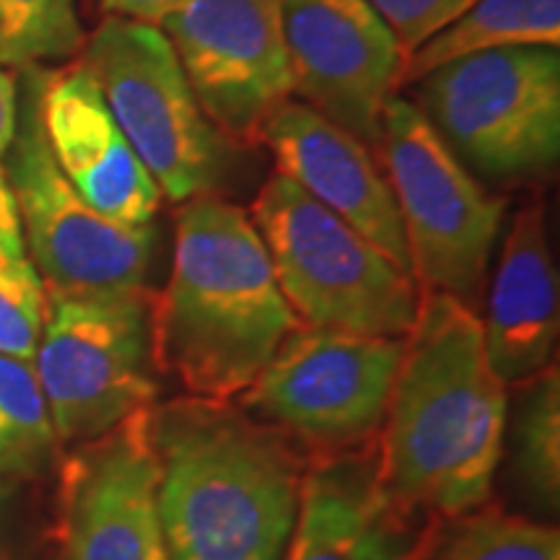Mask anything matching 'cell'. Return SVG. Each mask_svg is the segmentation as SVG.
Instances as JSON below:
<instances>
[{
    "mask_svg": "<svg viewBox=\"0 0 560 560\" xmlns=\"http://www.w3.org/2000/svg\"><path fill=\"white\" fill-rule=\"evenodd\" d=\"M425 524L384 488L376 439L310 454L283 560H410Z\"/></svg>",
    "mask_w": 560,
    "mask_h": 560,
    "instance_id": "14",
    "label": "cell"
},
{
    "mask_svg": "<svg viewBox=\"0 0 560 560\" xmlns=\"http://www.w3.org/2000/svg\"><path fill=\"white\" fill-rule=\"evenodd\" d=\"M410 560H560V535L558 527L486 501L478 509L431 520Z\"/></svg>",
    "mask_w": 560,
    "mask_h": 560,
    "instance_id": "19",
    "label": "cell"
},
{
    "mask_svg": "<svg viewBox=\"0 0 560 560\" xmlns=\"http://www.w3.org/2000/svg\"><path fill=\"white\" fill-rule=\"evenodd\" d=\"M39 86L42 68H24L16 136L3 161L34 270L50 296L145 289L151 223L125 226L104 219L73 190L47 143Z\"/></svg>",
    "mask_w": 560,
    "mask_h": 560,
    "instance_id": "9",
    "label": "cell"
},
{
    "mask_svg": "<svg viewBox=\"0 0 560 560\" xmlns=\"http://www.w3.org/2000/svg\"><path fill=\"white\" fill-rule=\"evenodd\" d=\"M395 34L402 58L450 26L475 0H366Z\"/></svg>",
    "mask_w": 560,
    "mask_h": 560,
    "instance_id": "24",
    "label": "cell"
},
{
    "mask_svg": "<svg viewBox=\"0 0 560 560\" xmlns=\"http://www.w3.org/2000/svg\"><path fill=\"white\" fill-rule=\"evenodd\" d=\"M19 122V83L9 68L0 66V161L9 153Z\"/></svg>",
    "mask_w": 560,
    "mask_h": 560,
    "instance_id": "26",
    "label": "cell"
},
{
    "mask_svg": "<svg viewBox=\"0 0 560 560\" xmlns=\"http://www.w3.org/2000/svg\"><path fill=\"white\" fill-rule=\"evenodd\" d=\"M39 112L52 156L83 202L109 221L149 226L161 192L83 60L62 70L42 68Z\"/></svg>",
    "mask_w": 560,
    "mask_h": 560,
    "instance_id": "16",
    "label": "cell"
},
{
    "mask_svg": "<svg viewBox=\"0 0 560 560\" xmlns=\"http://www.w3.org/2000/svg\"><path fill=\"white\" fill-rule=\"evenodd\" d=\"M86 45L75 0H0V66L73 58Z\"/></svg>",
    "mask_w": 560,
    "mask_h": 560,
    "instance_id": "22",
    "label": "cell"
},
{
    "mask_svg": "<svg viewBox=\"0 0 560 560\" xmlns=\"http://www.w3.org/2000/svg\"><path fill=\"white\" fill-rule=\"evenodd\" d=\"M486 310L480 319L486 353L506 387L550 366L560 306L542 200L524 202L511 219Z\"/></svg>",
    "mask_w": 560,
    "mask_h": 560,
    "instance_id": "17",
    "label": "cell"
},
{
    "mask_svg": "<svg viewBox=\"0 0 560 560\" xmlns=\"http://www.w3.org/2000/svg\"><path fill=\"white\" fill-rule=\"evenodd\" d=\"M395 195L418 291L446 293L478 314L506 198L488 192L429 117L402 96L384 109L376 143Z\"/></svg>",
    "mask_w": 560,
    "mask_h": 560,
    "instance_id": "6",
    "label": "cell"
},
{
    "mask_svg": "<svg viewBox=\"0 0 560 560\" xmlns=\"http://www.w3.org/2000/svg\"><path fill=\"white\" fill-rule=\"evenodd\" d=\"M200 109L231 145L260 143L293 96L280 0H187L161 21Z\"/></svg>",
    "mask_w": 560,
    "mask_h": 560,
    "instance_id": "11",
    "label": "cell"
},
{
    "mask_svg": "<svg viewBox=\"0 0 560 560\" xmlns=\"http://www.w3.org/2000/svg\"><path fill=\"white\" fill-rule=\"evenodd\" d=\"M50 296L30 257L0 249V355L34 363Z\"/></svg>",
    "mask_w": 560,
    "mask_h": 560,
    "instance_id": "23",
    "label": "cell"
},
{
    "mask_svg": "<svg viewBox=\"0 0 560 560\" xmlns=\"http://www.w3.org/2000/svg\"><path fill=\"white\" fill-rule=\"evenodd\" d=\"M83 66L166 200L179 206L215 195L229 174L231 143L200 109L159 26L107 16L86 42Z\"/></svg>",
    "mask_w": 560,
    "mask_h": 560,
    "instance_id": "7",
    "label": "cell"
},
{
    "mask_svg": "<svg viewBox=\"0 0 560 560\" xmlns=\"http://www.w3.org/2000/svg\"><path fill=\"white\" fill-rule=\"evenodd\" d=\"M416 83L418 109L478 179L522 185L556 170L558 47H509L457 58Z\"/></svg>",
    "mask_w": 560,
    "mask_h": 560,
    "instance_id": "5",
    "label": "cell"
},
{
    "mask_svg": "<svg viewBox=\"0 0 560 560\" xmlns=\"http://www.w3.org/2000/svg\"><path fill=\"white\" fill-rule=\"evenodd\" d=\"M509 47H560V0H475L402 60L400 86L444 62Z\"/></svg>",
    "mask_w": 560,
    "mask_h": 560,
    "instance_id": "18",
    "label": "cell"
},
{
    "mask_svg": "<svg viewBox=\"0 0 560 560\" xmlns=\"http://www.w3.org/2000/svg\"><path fill=\"white\" fill-rule=\"evenodd\" d=\"M19 488L9 478H0V560H9V532L13 522Z\"/></svg>",
    "mask_w": 560,
    "mask_h": 560,
    "instance_id": "27",
    "label": "cell"
},
{
    "mask_svg": "<svg viewBox=\"0 0 560 560\" xmlns=\"http://www.w3.org/2000/svg\"><path fill=\"white\" fill-rule=\"evenodd\" d=\"M402 340L299 325L242 392V410L276 425L306 454L380 436Z\"/></svg>",
    "mask_w": 560,
    "mask_h": 560,
    "instance_id": "10",
    "label": "cell"
},
{
    "mask_svg": "<svg viewBox=\"0 0 560 560\" xmlns=\"http://www.w3.org/2000/svg\"><path fill=\"white\" fill-rule=\"evenodd\" d=\"M151 299L149 289L50 296L32 366L60 446L153 408Z\"/></svg>",
    "mask_w": 560,
    "mask_h": 560,
    "instance_id": "8",
    "label": "cell"
},
{
    "mask_svg": "<svg viewBox=\"0 0 560 560\" xmlns=\"http://www.w3.org/2000/svg\"><path fill=\"white\" fill-rule=\"evenodd\" d=\"M506 389L478 314L446 293L420 291L376 436L392 499L423 522L490 501L506 444Z\"/></svg>",
    "mask_w": 560,
    "mask_h": 560,
    "instance_id": "1",
    "label": "cell"
},
{
    "mask_svg": "<svg viewBox=\"0 0 560 560\" xmlns=\"http://www.w3.org/2000/svg\"><path fill=\"white\" fill-rule=\"evenodd\" d=\"M58 520L62 560H170L151 408L81 441L62 459Z\"/></svg>",
    "mask_w": 560,
    "mask_h": 560,
    "instance_id": "12",
    "label": "cell"
},
{
    "mask_svg": "<svg viewBox=\"0 0 560 560\" xmlns=\"http://www.w3.org/2000/svg\"><path fill=\"white\" fill-rule=\"evenodd\" d=\"M301 322L247 210L219 195L179 202L174 260L151 299V355L192 397L231 400Z\"/></svg>",
    "mask_w": 560,
    "mask_h": 560,
    "instance_id": "3",
    "label": "cell"
},
{
    "mask_svg": "<svg viewBox=\"0 0 560 560\" xmlns=\"http://www.w3.org/2000/svg\"><path fill=\"white\" fill-rule=\"evenodd\" d=\"M260 143L276 159L278 174L332 210L397 268L410 272L400 210L369 145L293 100L272 112Z\"/></svg>",
    "mask_w": 560,
    "mask_h": 560,
    "instance_id": "15",
    "label": "cell"
},
{
    "mask_svg": "<svg viewBox=\"0 0 560 560\" xmlns=\"http://www.w3.org/2000/svg\"><path fill=\"white\" fill-rule=\"evenodd\" d=\"M249 219L301 325L397 340L410 332L416 278L283 174L265 179Z\"/></svg>",
    "mask_w": 560,
    "mask_h": 560,
    "instance_id": "4",
    "label": "cell"
},
{
    "mask_svg": "<svg viewBox=\"0 0 560 560\" xmlns=\"http://www.w3.org/2000/svg\"><path fill=\"white\" fill-rule=\"evenodd\" d=\"M293 94L376 149L402 50L366 0H280Z\"/></svg>",
    "mask_w": 560,
    "mask_h": 560,
    "instance_id": "13",
    "label": "cell"
},
{
    "mask_svg": "<svg viewBox=\"0 0 560 560\" xmlns=\"http://www.w3.org/2000/svg\"><path fill=\"white\" fill-rule=\"evenodd\" d=\"M511 418V475L524 499L542 514H558L560 503V376L550 363L540 374L516 384Z\"/></svg>",
    "mask_w": 560,
    "mask_h": 560,
    "instance_id": "20",
    "label": "cell"
},
{
    "mask_svg": "<svg viewBox=\"0 0 560 560\" xmlns=\"http://www.w3.org/2000/svg\"><path fill=\"white\" fill-rule=\"evenodd\" d=\"M58 446L34 366L0 355V478H39Z\"/></svg>",
    "mask_w": 560,
    "mask_h": 560,
    "instance_id": "21",
    "label": "cell"
},
{
    "mask_svg": "<svg viewBox=\"0 0 560 560\" xmlns=\"http://www.w3.org/2000/svg\"><path fill=\"white\" fill-rule=\"evenodd\" d=\"M187 0H102L107 16L140 21V24H161L170 13L182 9Z\"/></svg>",
    "mask_w": 560,
    "mask_h": 560,
    "instance_id": "25",
    "label": "cell"
},
{
    "mask_svg": "<svg viewBox=\"0 0 560 560\" xmlns=\"http://www.w3.org/2000/svg\"><path fill=\"white\" fill-rule=\"evenodd\" d=\"M159 516L170 560H283L306 450L231 400L151 408Z\"/></svg>",
    "mask_w": 560,
    "mask_h": 560,
    "instance_id": "2",
    "label": "cell"
}]
</instances>
